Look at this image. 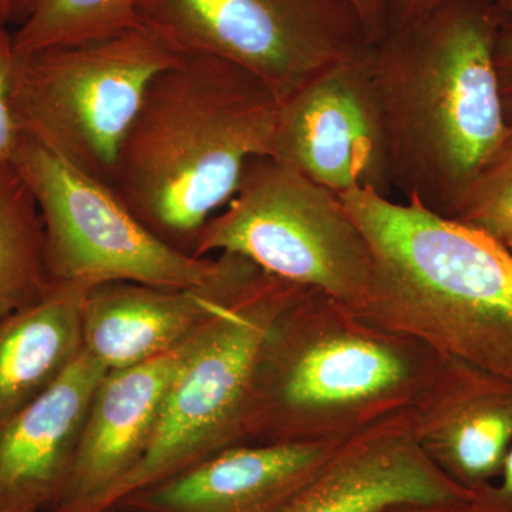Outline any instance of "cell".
Returning <instances> with one entry per match:
<instances>
[{
  "label": "cell",
  "mask_w": 512,
  "mask_h": 512,
  "mask_svg": "<svg viewBox=\"0 0 512 512\" xmlns=\"http://www.w3.org/2000/svg\"><path fill=\"white\" fill-rule=\"evenodd\" d=\"M137 13L178 55L237 64L281 103L372 45L349 0H138Z\"/></svg>",
  "instance_id": "9"
},
{
  "label": "cell",
  "mask_w": 512,
  "mask_h": 512,
  "mask_svg": "<svg viewBox=\"0 0 512 512\" xmlns=\"http://www.w3.org/2000/svg\"><path fill=\"white\" fill-rule=\"evenodd\" d=\"M178 56L143 25L16 55L12 109L19 130L111 187L148 84Z\"/></svg>",
  "instance_id": "5"
},
{
  "label": "cell",
  "mask_w": 512,
  "mask_h": 512,
  "mask_svg": "<svg viewBox=\"0 0 512 512\" xmlns=\"http://www.w3.org/2000/svg\"><path fill=\"white\" fill-rule=\"evenodd\" d=\"M106 367L87 352L0 427V512H50L72 478Z\"/></svg>",
  "instance_id": "13"
},
{
  "label": "cell",
  "mask_w": 512,
  "mask_h": 512,
  "mask_svg": "<svg viewBox=\"0 0 512 512\" xmlns=\"http://www.w3.org/2000/svg\"><path fill=\"white\" fill-rule=\"evenodd\" d=\"M211 252L242 256L352 309L372 279L369 244L339 195L271 156L248 161L232 200L202 229L195 258Z\"/></svg>",
  "instance_id": "7"
},
{
  "label": "cell",
  "mask_w": 512,
  "mask_h": 512,
  "mask_svg": "<svg viewBox=\"0 0 512 512\" xmlns=\"http://www.w3.org/2000/svg\"><path fill=\"white\" fill-rule=\"evenodd\" d=\"M448 2H453V0H386L387 22L384 32L400 28V26L419 19Z\"/></svg>",
  "instance_id": "25"
},
{
  "label": "cell",
  "mask_w": 512,
  "mask_h": 512,
  "mask_svg": "<svg viewBox=\"0 0 512 512\" xmlns=\"http://www.w3.org/2000/svg\"><path fill=\"white\" fill-rule=\"evenodd\" d=\"M12 164L35 195L52 285L92 289L109 282L212 289L252 265L242 256L195 258L148 231L111 190L23 136Z\"/></svg>",
  "instance_id": "6"
},
{
  "label": "cell",
  "mask_w": 512,
  "mask_h": 512,
  "mask_svg": "<svg viewBox=\"0 0 512 512\" xmlns=\"http://www.w3.org/2000/svg\"><path fill=\"white\" fill-rule=\"evenodd\" d=\"M15 59L12 33L0 30V164L12 163L23 137L12 109Z\"/></svg>",
  "instance_id": "21"
},
{
  "label": "cell",
  "mask_w": 512,
  "mask_h": 512,
  "mask_svg": "<svg viewBox=\"0 0 512 512\" xmlns=\"http://www.w3.org/2000/svg\"><path fill=\"white\" fill-rule=\"evenodd\" d=\"M99 512H126L123 508H120L117 504H111L109 507L103 508V510Z\"/></svg>",
  "instance_id": "29"
},
{
  "label": "cell",
  "mask_w": 512,
  "mask_h": 512,
  "mask_svg": "<svg viewBox=\"0 0 512 512\" xmlns=\"http://www.w3.org/2000/svg\"><path fill=\"white\" fill-rule=\"evenodd\" d=\"M382 512H495L477 494L456 500L423 501L393 505Z\"/></svg>",
  "instance_id": "24"
},
{
  "label": "cell",
  "mask_w": 512,
  "mask_h": 512,
  "mask_svg": "<svg viewBox=\"0 0 512 512\" xmlns=\"http://www.w3.org/2000/svg\"><path fill=\"white\" fill-rule=\"evenodd\" d=\"M477 497L495 512H512V444L504 458L500 476L476 491Z\"/></svg>",
  "instance_id": "23"
},
{
  "label": "cell",
  "mask_w": 512,
  "mask_h": 512,
  "mask_svg": "<svg viewBox=\"0 0 512 512\" xmlns=\"http://www.w3.org/2000/svg\"><path fill=\"white\" fill-rule=\"evenodd\" d=\"M474 494L423 453L407 409L343 441L276 512H382L397 504Z\"/></svg>",
  "instance_id": "11"
},
{
  "label": "cell",
  "mask_w": 512,
  "mask_h": 512,
  "mask_svg": "<svg viewBox=\"0 0 512 512\" xmlns=\"http://www.w3.org/2000/svg\"><path fill=\"white\" fill-rule=\"evenodd\" d=\"M505 19L490 0H453L372 46L394 190L453 220L510 136L495 67Z\"/></svg>",
  "instance_id": "1"
},
{
  "label": "cell",
  "mask_w": 512,
  "mask_h": 512,
  "mask_svg": "<svg viewBox=\"0 0 512 512\" xmlns=\"http://www.w3.org/2000/svg\"><path fill=\"white\" fill-rule=\"evenodd\" d=\"M495 67L503 99L504 116L512 133V19H505L495 43Z\"/></svg>",
  "instance_id": "22"
},
{
  "label": "cell",
  "mask_w": 512,
  "mask_h": 512,
  "mask_svg": "<svg viewBox=\"0 0 512 512\" xmlns=\"http://www.w3.org/2000/svg\"><path fill=\"white\" fill-rule=\"evenodd\" d=\"M505 245H507V248L510 249L512 252V238L507 239V241L504 242Z\"/></svg>",
  "instance_id": "30"
},
{
  "label": "cell",
  "mask_w": 512,
  "mask_h": 512,
  "mask_svg": "<svg viewBox=\"0 0 512 512\" xmlns=\"http://www.w3.org/2000/svg\"><path fill=\"white\" fill-rule=\"evenodd\" d=\"M52 289L39 205L15 165L0 164V320Z\"/></svg>",
  "instance_id": "18"
},
{
  "label": "cell",
  "mask_w": 512,
  "mask_h": 512,
  "mask_svg": "<svg viewBox=\"0 0 512 512\" xmlns=\"http://www.w3.org/2000/svg\"><path fill=\"white\" fill-rule=\"evenodd\" d=\"M303 289L264 272L195 333L146 453L93 512L242 444L259 348L276 316Z\"/></svg>",
  "instance_id": "8"
},
{
  "label": "cell",
  "mask_w": 512,
  "mask_h": 512,
  "mask_svg": "<svg viewBox=\"0 0 512 512\" xmlns=\"http://www.w3.org/2000/svg\"><path fill=\"white\" fill-rule=\"evenodd\" d=\"M365 235L372 279L353 311L512 382V252L453 218L355 190L339 195Z\"/></svg>",
  "instance_id": "4"
},
{
  "label": "cell",
  "mask_w": 512,
  "mask_h": 512,
  "mask_svg": "<svg viewBox=\"0 0 512 512\" xmlns=\"http://www.w3.org/2000/svg\"><path fill=\"white\" fill-rule=\"evenodd\" d=\"M372 46L333 64L282 101L274 158L335 192L394 190Z\"/></svg>",
  "instance_id": "10"
},
{
  "label": "cell",
  "mask_w": 512,
  "mask_h": 512,
  "mask_svg": "<svg viewBox=\"0 0 512 512\" xmlns=\"http://www.w3.org/2000/svg\"><path fill=\"white\" fill-rule=\"evenodd\" d=\"M440 357L305 288L259 348L242 444L348 440L410 409Z\"/></svg>",
  "instance_id": "3"
},
{
  "label": "cell",
  "mask_w": 512,
  "mask_h": 512,
  "mask_svg": "<svg viewBox=\"0 0 512 512\" xmlns=\"http://www.w3.org/2000/svg\"><path fill=\"white\" fill-rule=\"evenodd\" d=\"M490 2L497 6L508 19H512V0H490Z\"/></svg>",
  "instance_id": "28"
},
{
  "label": "cell",
  "mask_w": 512,
  "mask_h": 512,
  "mask_svg": "<svg viewBox=\"0 0 512 512\" xmlns=\"http://www.w3.org/2000/svg\"><path fill=\"white\" fill-rule=\"evenodd\" d=\"M138 0H12L9 23L16 55L101 39L141 26Z\"/></svg>",
  "instance_id": "19"
},
{
  "label": "cell",
  "mask_w": 512,
  "mask_h": 512,
  "mask_svg": "<svg viewBox=\"0 0 512 512\" xmlns=\"http://www.w3.org/2000/svg\"><path fill=\"white\" fill-rule=\"evenodd\" d=\"M10 2L12 0H0V30L8 29Z\"/></svg>",
  "instance_id": "27"
},
{
  "label": "cell",
  "mask_w": 512,
  "mask_h": 512,
  "mask_svg": "<svg viewBox=\"0 0 512 512\" xmlns=\"http://www.w3.org/2000/svg\"><path fill=\"white\" fill-rule=\"evenodd\" d=\"M362 20L367 39L372 45L379 42L386 29V0H349Z\"/></svg>",
  "instance_id": "26"
},
{
  "label": "cell",
  "mask_w": 512,
  "mask_h": 512,
  "mask_svg": "<svg viewBox=\"0 0 512 512\" xmlns=\"http://www.w3.org/2000/svg\"><path fill=\"white\" fill-rule=\"evenodd\" d=\"M262 274L264 271L252 264L234 281L212 289L134 282L94 286L84 296L83 350L107 372L141 365L191 339Z\"/></svg>",
  "instance_id": "16"
},
{
  "label": "cell",
  "mask_w": 512,
  "mask_h": 512,
  "mask_svg": "<svg viewBox=\"0 0 512 512\" xmlns=\"http://www.w3.org/2000/svg\"><path fill=\"white\" fill-rule=\"evenodd\" d=\"M87 291L52 285L42 301L0 320V427L46 392L83 352Z\"/></svg>",
  "instance_id": "17"
},
{
  "label": "cell",
  "mask_w": 512,
  "mask_h": 512,
  "mask_svg": "<svg viewBox=\"0 0 512 512\" xmlns=\"http://www.w3.org/2000/svg\"><path fill=\"white\" fill-rule=\"evenodd\" d=\"M454 220L501 242L512 238V133L484 168Z\"/></svg>",
  "instance_id": "20"
},
{
  "label": "cell",
  "mask_w": 512,
  "mask_h": 512,
  "mask_svg": "<svg viewBox=\"0 0 512 512\" xmlns=\"http://www.w3.org/2000/svg\"><path fill=\"white\" fill-rule=\"evenodd\" d=\"M192 338L141 365L104 375L87 413L72 478L50 512H93L140 463Z\"/></svg>",
  "instance_id": "15"
},
{
  "label": "cell",
  "mask_w": 512,
  "mask_h": 512,
  "mask_svg": "<svg viewBox=\"0 0 512 512\" xmlns=\"http://www.w3.org/2000/svg\"><path fill=\"white\" fill-rule=\"evenodd\" d=\"M414 436L434 466L466 490L493 484L512 444V382L441 356L410 407Z\"/></svg>",
  "instance_id": "12"
},
{
  "label": "cell",
  "mask_w": 512,
  "mask_h": 512,
  "mask_svg": "<svg viewBox=\"0 0 512 512\" xmlns=\"http://www.w3.org/2000/svg\"><path fill=\"white\" fill-rule=\"evenodd\" d=\"M342 443L238 444L114 504L126 512H276Z\"/></svg>",
  "instance_id": "14"
},
{
  "label": "cell",
  "mask_w": 512,
  "mask_h": 512,
  "mask_svg": "<svg viewBox=\"0 0 512 512\" xmlns=\"http://www.w3.org/2000/svg\"><path fill=\"white\" fill-rule=\"evenodd\" d=\"M281 101L237 64L185 53L148 84L111 190L171 248L195 256L202 229L251 158L274 157Z\"/></svg>",
  "instance_id": "2"
}]
</instances>
